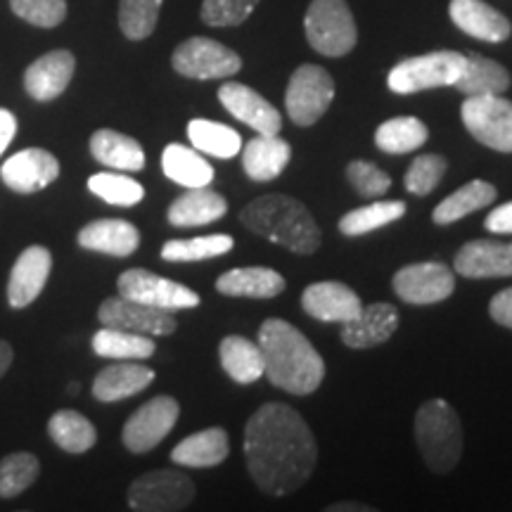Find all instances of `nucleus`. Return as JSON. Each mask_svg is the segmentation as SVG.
<instances>
[{"instance_id": "f257e3e1", "label": "nucleus", "mask_w": 512, "mask_h": 512, "mask_svg": "<svg viewBox=\"0 0 512 512\" xmlns=\"http://www.w3.org/2000/svg\"><path fill=\"white\" fill-rule=\"evenodd\" d=\"M247 470L268 496H287L309 482L318 446L306 420L287 403H264L245 427Z\"/></svg>"}, {"instance_id": "f03ea898", "label": "nucleus", "mask_w": 512, "mask_h": 512, "mask_svg": "<svg viewBox=\"0 0 512 512\" xmlns=\"http://www.w3.org/2000/svg\"><path fill=\"white\" fill-rule=\"evenodd\" d=\"M259 347L264 351V375L283 392L294 396L313 394L325 377L323 358L304 332L280 318H268L259 328Z\"/></svg>"}, {"instance_id": "7ed1b4c3", "label": "nucleus", "mask_w": 512, "mask_h": 512, "mask_svg": "<svg viewBox=\"0 0 512 512\" xmlns=\"http://www.w3.org/2000/svg\"><path fill=\"white\" fill-rule=\"evenodd\" d=\"M242 226L290 249L294 254H313L320 247L323 233L313 221L309 209L290 195H261L240 211Z\"/></svg>"}, {"instance_id": "20e7f679", "label": "nucleus", "mask_w": 512, "mask_h": 512, "mask_svg": "<svg viewBox=\"0 0 512 512\" xmlns=\"http://www.w3.org/2000/svg\"><path fill=\"white\" fill-rule=\"evenodd\" d=\"M415 439L420 456L434 472H451L463 456V427L444 399L422 403L415 413Z\"/></svg>"}, {"instance_id": "39448f33", "label": "nucleus", "mask_w": 512, "mask_h": 512, "mask_svg": "<svg viewBox=\"0 0 512 512\" xmlns=\"http://www.w3.org/2000/svg\"><path fill=\"white\" fill-rule=\"evenodd\" d=\"M465 62L467 55L456 53V50H437V53L408 57L389 72L387 86L389 91L399 95L453 86L463 74Z\"/></svg>"}, {"instance_id": "423d86ee", "label": "nucleus", "mask_w": 512, "mask_h": 512, "mask_svg": "<svg viewBox=\"0 0 512 512\" xmlns=\"http://www.w3.org/2000/svg\"><path fill=\"white\" fill-rule=\"evenodd\" d=\"M311 48L325 57H342L354 50L358 31L347 0H313L304 17Z\"/></svg>"}, {"instance_id": "0eeeda50", "label": "nucleus", "mask_w": 512, "mask_h": 512, "mask_svg": "<svg viewBox=\"0 0 512 512\" xmlns=\"http://www.w3.org/2000/svg\"><path fill=\"white\" fill-rule=\"evenodd\" d=\"M470 136L496 152H512V102L503 95H472L460 107Z\"/></svg>"}, {"instance_id": "6e6552de", "label": "nucleus", "mask_w": 512, "mask_h": 512, "mask_svg": "<svg viewBox=\"0 0 512 512\" xmlns=\"http://www.w3.org/2000/svg\"><path fill=\"white\" fill-rule=\"evenodd\" d=\"M171 64L185 79L197 81L228 79V76H235L242 69L240 55L233 48L204 36L183 41L171 55Z\"/></svg>"}, {"instance_id": "1a4fd4ad", "label": "nucleus", "mask_w": 512, "mask_h": 512, "mask_svg": "<svg viewBox=\"0 0 512 512\" xmlns=\"http://www.w3.org/2000/svg\"><path fill=\"white\" fill-rule=\"evenodd\" d=\"M335 100V81L318 64H302L287 83V114L297 126H313Z\"/></svg>"}, {"instance_id": "9d476101", "label": "nucleus", "mask_w": 512, "mask_h": 512, "mask_svg": "<svg viewBox=\"0 0 512 512\" xmlns=\"http://www.w3.org/2000/svg\"><path fill=\"white\" fill-rule=\"evenodd\" d=\"M192 498H195V482L176 470L147 472L128 489V505L138 512L185 510Z\"/></svg>"}, {"instance_id": "9b49d317", "label": "nucleus", "mask_w": 512, "mask_h": 512, "mask_svg": "<svg viewBox=\"0 0 512 512\" xmlns=\"http://www.w3.org/2000/svg\"><path fill=\"white\" fill-rule=\"evenodd\" d=\"M117 290L121 297L166 311L195 309V306H200V294L195 290L176 283V280L145 271V268H128V271L121 273L117 280Z\"/></svg>"}, {"instance_id": "f8f14e48", "label": "nucleus", "mask_w": 512, "mask_h": 512, "mask_svg": "<svg viewBox=\"0 0 512 512\" xmlns=\"http://www.w3.org/2000/svg\"><path fill=\"white\" fill-rule=\"evenodd\" d=\"M178 415H181V406H178L176 399H171V396H155V399L143 403L126 420L124 432H121L124 446L131 453L152 451V448L169 437V432L176 427Z\"/></svg>"}, {"instance_id": "ddd939ff", "label": "nucleus", "mask_w": 512, "mask_h": 512, "mask_svg": "<svg viewBox=\"0 0 512 512\" xmlns=\"http://www.w3.org/2000/svg\"><path fill=\"white\" fill-rule=\"evenodd\" d=\"M98 320L105 328H117L138 332V335L147 337H166L176 332L178 323L174 313L166 309H157V306L133 302L126 297H110L100 304Z\"/></svg>"}, {"instance_id": "4468645a", "label": "nucleus", "mask_w": 512, "mask_h": 512, "mask_svg": "<svg viewBox=\"0 0 512 512\" xmlns=\"http://www.w3.org/2000/svg\"><path fill=\"white\" fill-rule=\"evenodd\" d=\"M394 292L403 302L425 306L444 302L456 290V275L437 261H422V264L403 266L392 280Z\"/></svg>"}, {"instance_id": "2eb2a0df", "label": "nucleus", "mask_w": 512, "mask_h": 512, "mask_svg": "<svg viewBox=\"0 0 512 512\" xmlns=\"http://www.w3.org/2000/svg\"><path fill=\"white\" fill-rule=\"evenodd\" d=\"M57 176H60V162L41 147L17 152L0 166L3 183L22 195H34V192L48 188L50 183L57 181Z\"/></svg>"}, {"instance_id": "dca6fc26", "label": "nucleus", "mask_w": 512, "mask_h": 512, "mask_svg": "<svg viewBox=\"0 0 512 512\" xmlns=\"http://www.w3.org/2000/svg\"><path fill=\"white\" fill-rule=\"evenodd\" d=\"M219 100L235 119L247 124L252 131L264 133V136H275L283 128V117L266 98L245 86V83L228 81L219 88Z\"/></svg>"}, {"instance_id": "f3484780", "label": "nucleus", "mask_w": 512, "mask_h": 512, "mask_svg": "<svg viewBox=\"0 0 512 512\" xmlns=\"http://www.w3.org/2000/svg\"><path fill=\"white\" fill-rule=\"evenodd\" d=\"M50 271H53V254L46 247L34 245L24 249L8 280V304L12 309H27L29 304H34L48 283Z\"/></svg>"}, {"instance_id": "a211bd4d", "label": "nucleus", "mask_w": 512, "mask_h": 512, "mask_svg": "<svg viewBox=\"0 0 512 512\" xmlns=\"http://www.w3.org/2000/svg\"><path fill=\"white\" fill-rule=\"evenodd\" d=\"M456 273L463 278H510L512 275V242L472 240L456 254Z\"/></svg>"}, {"instance_id": "6ab92c4d", "label": "nucleus", "mask_w": 512, "mask_h": 512, "mask_svg": "<svg viewBox=\"0 0 512 512\" xmlns=\"http://www.w3.org/2000/svg\"><path fill=\"white\" fill-rule=\"evenodd\" d=\"M302 306L311 318L323 323H349L363 309L361 297L342 283H313L302 294Z\"/></svg>"}, {"instance_id": "aec40b11", "label": "nucleus", "mask_w": 512, "mask_h": 512, "mask_svg": "<svg viewBox=\"0 0 512 512\" xmlns=\"http://www.w3.org/2000/svg\"><path fill=\"white\" fill-rule=\"evenodd\" d=\"M76 60L69 50H53V53L38 57L24 72V88L38 102H50L67 91L72 83Z\"/></svg>"}, {"instance_id": "412c9836", "label": "nucleus", "mask_w": 512, "mask_h": 512, "mask_svg": "<svg viewBox=\"0 0 512 512\" xmlns=\"http://www.w3.org/2000/svg\"><path fill=\"white\" fill-rule=\"evenodd\" d=\"M448 15L467 36L486 43H503L512 34L510 19L484 0H451Z\"/></svg>"}, {"instance_id": "4be33fe9", "label": "nucleus", "mask_w": 512, "mask_h": 512, "mask_svg": "<svg viewBox=\"0 0 512 512\" xmlns=\"http://www.w3.org/2000/svg\"><path fill=\"white\" fill-rule=\"evenodd\" d=\"M399 328V311L392 304L363 306L349 323H342V342L349 349H370L392 339Z\"/></svg>"}, {"instance_id": "5701e85b", "label": "nucleus", "mask_w": 512, "mask_h": 512, "mask_svg": "<svg viewBox=\"0 0 512 512\" xmlns=\"http://www.w3.org/2000/svg\"><path fill=\"white\" fill-rule=\"evenodd\" d=\"M76 240H79L83 249L126 259V256H131L138 249L140 233L133 223L124 219H98L83 226Z\"/></svg>"}, {"instance_id": "b1692460", "label": "nucleus", "mask_w": 512, "mask_h": 512, "mask_svg": "<svg viewBox=\"0 0 512 512\" xmlns=\"http://www.w3.org/2000/svg\"><path fill=\"white\" fill-rule=\"evenodd\" d=\"M155 382V370L140 366L138 361H114L112 366L102 368L93 382V396L102 403L124 401L136 396L145 387Z\"/></svg>"}, {"instance_id": "393cba45", "label": "nucleus", "mask_w": 512, "mask_h": 512, "mask_svg": "<svg viewBox=\"0 0 512 512\" xmlns=\"http://www.w3.org/2000/svg\"><path fill=\"white\" fill-rule=\"evenodd\" d=\"M290 157L292 147L287 140L280 138V133H275V136L256 133V138L242 145V166H245L247 176L256 183L278 178L285 171V166L290 164Z\"/></svg>"}, {"instance_id": "a878e982", "label": "nucleus", "mask_w": 512, "mask_h": 512, "mask_svg": "<svg viewBox=\"0 0 512 512\" xmlns=\"http://www.w3.org/2000/svg\"><path fill=\"white\" fill-rule=\"evenodd\" d=\"M226 197L209 188H188L185 195L169 207V223L176 228H197L207 226L226 216Z\"/></svg>"}, {"instance_id": "bb28decb", "label": "nucleus", "mask_w": 512, "mask_h": 512, "mask_svg": "<svg viewBox=\"0 0 512 512\" xmlns=\"http://www.w3.org/2000/svg\"><path fill=\"white\" fill-rule=\"evenodd\" d=\"M216 290L226 297L273 299L285 290V278L273 268L264 266L233 268L216 280Z\"/></svg>"}, {"instance_id": "cd10ccee", "label": "nucleus", "mask_w": 512, "mask_h": 512, "mask_svg": "<svg viewBox=\"0 0 512 512\" xmlns=\"http://www.w3.org/2000/svg\"><path fill=\"white\" fill-rule=\"evenodd\" d=\"M91 155L114 171L145 169V152L138 140L124 136L119 131H112V128H100V131L93 133Z\"/></svg>"}, {"instance_id": "c85d7f7f", "label": "nucleus", "mask_w": 512, "mask_h": 512, "mask_svg": "<svg viewBox=\"0 0 512 512\" xmlns=\"http://www.w3.org/2000/svg\"><path fill=\"white\" fill-rule=\"evenodd\" d=\"M230 441L226 430L221 427H209L197 434H190L183 439L174 451H171V460L176 465L188 467H216L228 458Z\"/></svg>"}, {"instance_id": "c756f323", "label": "nucleus", "mask_w": 512, "mask_h": 512, "mask_svg": "<svg viewBox=\"0 0 512 512\" xmlns=\"http://www.w3.org/2000/svg\"><path fill=\"white\" fill-rule=\"evenodd\" d=\"M162 169L166 178L183 188H207L214 181V166L195 147H185L181 143L166 145L162 152Z\"/></svg>"}, {"instance_id": "7c9ffc66", "label": "nucleus", "mask_w": 512, "mask_h": 512, "mask_svg": "<svg viewBox=\"0 0 512 512\" xmlns=\"http://www.w3.org/2000/svg\"><path fill=\"white\" fill-rule=\"evenodd\" d=\"M219 356L223 370H226L230 380H235L238 384H252L259 377H264V351H261L259 344L249 342L245 337L230 335L223 339Z\"/></svg>"}, {"instance_id": "2f4dec72", "label": "nucleus", "mask_w": 512, "mask_h": 512, "mask_svg": "<svg viewBox=\"0 0 512 512\" xmlns=\"http://www.w3.org/2000/svg\"><path fill=\"white\" fill-rule=\"evenodd\" d=\"M465 98L472 95H503L510 88V74L503 64L484 55H467L460 79L453 83Z\"/></svg>"}, {"instance_id": "473e14b6", "label": "nucleus", "mask_w": 512, "mask_h": 512, "mask_svg": "<svg viewBox=\"0 0 512 512\" xmlns=\"http://www.w3.org/2000/svg\"><path fill=\"white\" fill-rule=\"evenodd\" d=\"M498 197V190L486 181H470L463 188L451 192L446 200H441L432 211V221L437 226H448V223H456L465 216H470L472 211H479L489 204H494Z\"/></svg>"}, {"instance_id": "72a5a7b5", "label": "nucleus", "mask_w": 512, "mask_h": 512, "mask_svg": "<svg viewBox=\"0 0 512 512\" xmlns=\"http://www.w3.org/2000/svg\"><path fill=\"white\" fill-rule=\"evenodd\" d=\"M93 351L100 358H112V361H145V358L155 356L157 344L155 339L138 332L105 328L95 332Z\"/></svg>"}, {"instance_id": "f704fd0d", "label": "nucleus", "mask_w": 512, "mask_h": 512, "mask_svg": "<svg viewBox=\"0 0 512 512\" xmlns=\"http://www.w3.org/2000/svg\"><path fill=\"white\" fill-rule=\"evenodd\" d=\"M188 138L197 152L211 157L233 159L242 152L240 133L226 124H219V121L192 119L188 124Z\"/></svg>"}, {"instance_id": "c9c22d12", "label": "nucleus", "mask_w": 512, "mask_h": 512, "mask_svg": "<svg viewBox=\"0 0 512 512\" xmlns=\"http://www.w3.org/2000/svg\"><path fill=\"white\" fill-rule=\"evenodd\" d=\"M48 434L67 453H86L98 441L93 422L76 411H57L48 422Z\"/></svg>"}, {"instance_id": "e433bc0d", "label": "nucleus", "mask_w": 512, "mask_h": 512, "mask_svg": "<svg viewBox=\"0 0 512 512\" xmlns=\"http://www.w3.org/2000/svg\"><path fill=\"white\" fill-rule=\"evenodd\" d=\"M427 126L415 117H396L380 124L375 131V145L387 155H406L427 143Z\"/></svg>"}, {"instance_id": "4c0bfd02", "label": "nucleus", "mask_w": 512, "mask_h": 512, "mask_svg": "<svg viewBox=\"0 0 512 512\" xmlns=\"http://www.w3.org/2000/svg\"><path fill=\"white\" fill-rule=\"evenodd\" d=\"M406 214V204L399 200L389 202H373L368 207L354 209L339 219V233L347 238H361V235L373 233L377 228L389 226V223L403 219Z\"/></svg>"}, {"instance_id": "58836bf2", "label": "nucleus", "mask_w": 512, "mask_h": 512, "mask_svg": "<svg viewBox=\"0 0 512 512\" xmlns=\"http://www.w3.org/2000/svg\"><path fill=\"white\" fill-rule=\"evenodd\" d=\"M235 247V240L230 235H202V238L190 240H171L162 247L164 261H204L216 259V256L228 254Z\"/></svg>"}, {"instance_id": "ea45409f", "label": "nucleus", "mask_w": 512, "mask_h": 512, "mask_svg": "<svg viewBox=\"0 0 512 512\" xmlns=\"http://www.w3.org/2000/svg\"><path fill=\"white\" fill-rule=\"evenodd\" d=\"M88 190L107 204H117V207H136L145 197L143 185L124 174H114V171L93 174L88 178Z\"/></svg>"}, {"instance_id": "a19ab883", "label": "nucleus", "mask_w": 512, "mask_h": 512, "mask_svg": "<svg viewBox=\"0 0 512 512\" xmlns=\"http://www.w3.org/2000/svg\"><path fill=\"white\" fill-rule=\"evenodd\" d=\"M38 470L41 465L34 453L19 451L5 456L0 460V498H15L27 491L36 482Z\"/></svg>"}, {"instance_id": "79ce46f5", "label": "nucleus", "mask_w": 512, "mask_h": 512, "mask_svg": "<svg viewBox=\"0 0 512 512\" xmlns=\"http://www.w3.org/2000/svg\"><path fill=\"white\" fill-rule=\"evenodd\" d=\"M162 0H119V27L131 41H143L155 31Z\"/></svg>"}, {"instance_id": "37998d69", "label": "nucleus", "mask_w": 512, "mask_h": 512, "mask_svg": "<svg viewBox=\"0 0 512 512\" xmlns=\"http://www.w3.org/2000/svg\"><path fill=\"white\" fill-rule=\"evenodd\" d=\"M19 19L41 29H53L67 17V0H10Z\"/></svg>"}, {"instance_id": "c03bdc74", "label": "nucleus", "mask_w": 512, "mask_h": 512, "mask_svg": "<svg viewBox=\"0 0 512 512\" xmlns=\"http://www.w3.org/2000/svg\"><path fill=\"white\" fill-rule=\"evenodd\" d=\"M446 159L439 157V155H422L415 159L411 164V169L406 171V178H403V183H406V190L411 192V195H430V192L437 188L441 178L446 174Z\"/></svg>"}, {"instance_id": "a18cd8bd", "label": "nucleus", "mask_w": 512, "mask_h": 512, "mask_svg": "<svg viewBox=\"0 0 512 512\" xmlns=\"http://www.w3.org/2000/svg\"><path fill=\"white\" fill-rule=\"evenodd\" d=\"M259 0H204L202 22L209 27H238L252 15Z\"/></svg>"}, {"instance_id": "49530a36", "label": "nucleus", "mask_w": 512, "mask_h": 512, "mask_svg": "<svg viewBox=\"0 0 512 512\" xmlns=\"http://www.w3.org/2000/svg\"><path fill=\"white\" fill-rule=\"evenodd\" d=\"M347 178L361 197H382L384 192L392 188V178L384 174L382 169H377L375 164L356 159L347 166Z\"/></svg>"}, {"instance_id": "de8ad7c7", "label": "nucleus", "mask_w": 512, "mask_h": 512, "mask_svg": "<svg viewBox=\"0 0 512 512\" xmlns=\"http://www.w3.org/2000/svg\"><path fill=\"white\" fill-rule=\"evenodd\" d=\"M489 313L498 325L512 330V287H508V290H501L494 299H491Z\"/></svg>"}, {"instance_id": "09e8293b", "label": "nucleus", "mask_w": 512, "mask_h": 512, "mask_svg": "<svg viewBox=\"0 0 512 512\" xmlns=\"http://www.w3.org/2000/svg\"><path fill=\"white\" fill-rule=\"evenodd\" d=\"M484 228L496 235H512V202L501 204V207L491 211V214L486 216Z\"/></svg>"}, {"instance_id": "8fccbe9b", "label": "nucleus", "mask_w": 512, "mask_h": 512, "mask_svg": "<svg viewBox=\"0 0 512 512\" xmlns=\"http://www.w3.org/2000/svg\"><path fill=\"white\" fill-rule=\"evenodd\" d=\"M15 133H17V117L10 110H3V107H0V155H5V150L10 147Z\"/></svg>"}, {"instance_id": "3c124183", "label": "nucleus", "mask_w": 512, "mask_h": 512, "mask_svg": "<svg viewBox=\"0 0 512 512\" xmlns=\"http://www.w3.org/2000/svg\"><path fill=\"white\" fill-rule=\"evenodd\" d=\"M330 512H373L375 508H370L366 503H335L328 508Z\"/></svg>"}, {"instance_id": "603ef678", "label": "nucleus", "mask_w": 512, "mask_h": 512, "mask_svg": "<svg viewBox=\"0 0 512 512\" xmlns=\"http://www.w3.org/2000/svg\"><path fill=\"white\" fill-rule=\"evenodd\" d=\"M12 356H15V354H12L10 344L0 339V377L8 373V368H10V363H12Z\"/></svg>"}, {"instance_id": "864d4df0", "label": "nucleus", "mask_w": 512, "mask_h": 512, "mask_svg": "<svg viewBox=\"0 0 512 512\" xmlns=\"http://www.w3.org/2000/svg\"><path fill=\"white\" fill-rule=\"evenodd\" d=\"M79 389H81V384H79V382H72V384H69V389H67V392L74 396V394H79Z\"/></svg>"}]
</instances>
